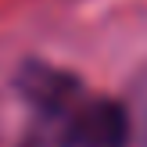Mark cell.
Returning <instances> with one entry per match:
<instances>
[{
  "mask_svg": "<svg viewBox=\"0 0 147 147\" xmlns=\"http://www.w3.org/2000/svg\"><path fill=\"white\" fill-rule=\"evenodd\" d=\"M133 122L119 100H86L68 115L61 147H129Z\"/></svg>",
  "mask_w": 147,
  "mask_h": 147,
  "instance_id": "1",
  "label": "cell"
},
{
  "mask_svg": "<svg viewBox=\"0 0 147 147\" xmlns=\"http://www.w3.org/2000/svg\"><path fill=\"white\" fill-rule=\"evenodd\" d=\"M25 147H47V144H43V140H40V136H32V140H29Z\"/></svg>",
  "mask_w": 147,
  "mask_h": 147,
  "instance_id": "3",
  "label": "cell"
},
{
  "mask_svg": "<svg viewBox=\"0 0 147 147\" xmlns=\"http://www.w3.org/2000/svg\"><path fill=\"white\" fill-rule=\"evenodd\" d=\"M18 90L25 93V100L36 104L43 115H72L79 108L83 83H79L72 72L50 68V65H40V61H29L25 68L18 72Z\"/></svg>",
  "mask_w": 147,
  "mask_h": 147,
  "instance_id": "2",
  "label": "cell"
}]
</instances>
